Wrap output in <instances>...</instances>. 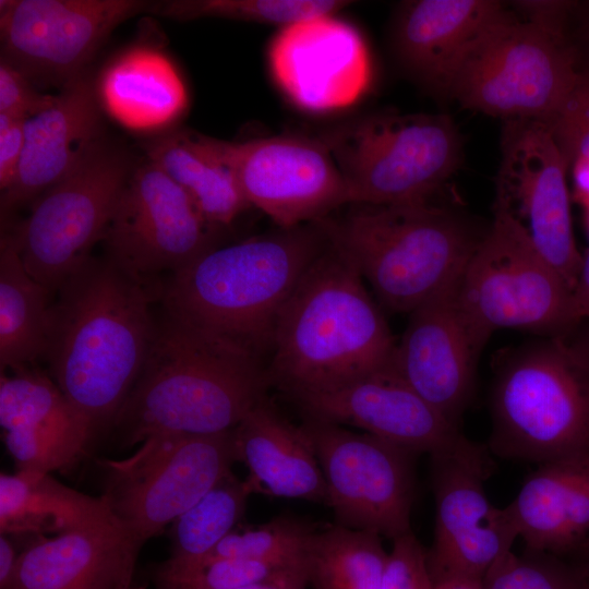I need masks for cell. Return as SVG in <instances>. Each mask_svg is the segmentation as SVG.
<instances>
[{
  "label": "cell",
  "instance_id": "6da1fadb",
  "mask_svg": "<svg viewBox=\"0 0 589 589\" xmlns=\"http://www.w3.org/2000/svg\"><path fill=\"white\" fill-rule=\"evenodd\" d=\"M144 279L91 259L59 290L46 356L53 381L94 433L137 381L155 324Z\"/></svg>",
  "mask_w": 589,
  "mask_h": 589
},
{
  "label": "cell",
  "instance_id": "7a4b0ae2",
  "mask_svg": "<svg viewBox=\"0 0 589 589\" xmlns=\"http://www.w3.org/2000/svg\"><path fill=\"white\" fill-rule=\"evenodd\" d=\"M141 374L113 422L123 446L165 432L235 429L267 396L261 359L166 309Z\"/></svg>",
  "mask_w": 589,
  "mask_h": 589
},
{
  "label": "cell",
  "instance_id": "3957f363",
  "mask_svg": "<svg viewBox=\"0 0 589 589\" xmlns=\"http://www.w3.org/2000/svg\"><path fill=\"white\" fill-rule=\"evenodd\" d=\"M396 344L364 279L329 242L279 315L267 375L291 398L328 392L388 366Z\"/></svg>",
  "mask_w": 589,
  "mask_h": 589
},
{
  "label": "cell",
  "instance_id": "277c9868",
  "mask_svg": "<svg viewBox=\"0 0 589 589\" xmlns=\"http://www.w3.org/2000/svg\"><path fill=\"white\" fill-rule=\"evenodd\" d=\"M328 244L315 221L214 247L172 273L166 309L261 359L288 299Z\"/></svg>",
  "mask_w": 589,
  "mask_h": 589
},
{
  "label": "cell",
  "instance_id": "5b68a950",
  "mask_svg": "<svg viewBox=\"0 0 589 589\" xmlns=\"http://www.w3.org/2000/svg\"><path fill=\"white\" fill-rule=\"evenodd\" d=\"M318 220L388 310L410 313L461 274L484 232L430 201L348 204Z\"/></svg>",
  "mask_w": 589,
  "mask_h": 589
},
{
  "label": "cell",
  "instance_id": "8992f818",
  "mask_svg": "<svg viewBox=\"0 0 589 589\" xmlns=\"http://www.w3.org/2000/svg\"><path fill=\"white\" fill-rule=\"evenodd\" d=\"M507 353L493 381L486 445L542 464L589 447V321Z\"/></svg>",
  "mask_w": 589,
  "mask_h": 589
},
{
  "label": "cell",
  "instance_id": "52a82bcc",
  "mask_svg": "<svg viewBox=\"0 0 589 589\" xmlns=\"http://www.w3.org/2000/svg\"><path fill=\"white\" fill-rule=\"evenodd\" d=\"M580 70L572 22L552 27L508 10L461 62L448 97L504 121L526 119L549 125Z\"/></svg>",
  "mask_w": 589,
  "mask_h": 589
},
{
  "label": "cell",
  "instance_id": "ba28073f",
  "mask_svg": "<svg viewBox=\"0 0 589 589\" xmlns=\"http://www.w3.org/2000/svg\"><path fill=\"white\" fill-rule=\"evenodd\" d=\"M318 140L346 182L350 204L429 201L462 159L461 135L444 113H375Z\"/></svg>",
  "mask_w": 589,
  "mask_h": 589
},
{
  "label": "cell",
  "instance_id": "9c48e42d",
  "mask_svg": "<svg viewBox=\"0 0 589 589\" xmlns=\"http://www.w3.org/2000/svg\"><path fill=\"white\" fill-rule=\"evenodd\" d=\"M572 293L525 229L497 207L456 286L458 306L481 350L498 329L552 336L574 328L581 322Z\"/></svg>",
  "mask_w": 589,
  "mask_h": 589
},
{
  "label": "cell",
  "instance_id": "30bf717a",
  "mask_svg": "<svg viewBox=\"0 0 589 589\" xmlns=\"http://www.w3.org/2000/svg\"><path fill=\"white\" fill-rule=\"evenodd\" d=\"M238 461L233 429L165 432L120 460H105L104 492L116 519L143 543L197 504Z\"/></svg>",
  "mask_w": 589,
  "mask_h": 589
},
{
  "label": "cell",
  "instance_id": "8fae6325",
  "mask_svg": "<svg viewBox=\"0 0 589 589\" xmlns=\"http://www.w3.org/2000/svg\"><path fill=\"white\" fill-rule=\"evenodd\" d=\"M130 173L124 154L100 144L40 194L29 214L5 233L29 275L50 292L59 291L91 260Z\"/></svg>",
  "mask_w": 589,
  "mask_h": 589
},
{
  "label": "cell",
  "instance_id": "7c38bea8",
  "mask_svg": "<svg viewBox=\"0 0 589 589\" xmlns=\"http://www.w3.org/2000/svg\"><path fill=\"white\" fill-rule=\"evenodd\" d=\"M320 464L336 524L392 542L411 531L416 454L315 419L301 424Z\"/></svg>",
  "mask_w": 589,
  "mask_h": 589
},
{
  "label": "cell",
  "instance_id": "4fadbf2b",
  "mask_svg": "<svg viewBox=\"0 0 589 589\" xmlns=\"http://www.w3.org/2000/svg\"><path fill=\"white\" fill-rule=\"evenodd\" d=\"M430 457L435 502L434 537L426 550L431 578H483L519 538L508 506L495 507L484 491L495 470L492 454L465 436Z\"/></svg>",
  "mask_w": 589,
  "mask_h": 589
},
{
  "label": "cell",
  "instance_id": "5bb4252c",
  "mask_svg": "<svg viewBox=\"0 0 589 589\" xmlns=\"http://www.w3.org/2000/svg\"><path fill=\"white\" fill-rule=\"evenodd\" d=\"M568 168L548 124L526 119L505 121L494 207L525 229L573 291L582 255L573 232Z\"/></svg>",
  "mask_w": 589,
  "mask_h": 589
},
{
  "label": "cell",
  "instance_id": "9a60e30c",
  "mask_svg": "<svg viewBox=\"0 0 589 589\" xmlns=\"http://www.w3.org/2000/svg\"><path fill=\"white\" fill-rule=\"evenodd\" d=\"M215 229L185 191L147 159L131 171L104 241L108 259L144 279L175 273L214 248Z\"/></svg>",
  "mask_w": 589,
  "mask_h": 589
},
{
  "label": "cell",
  "instance_id": "2e32d148",
  "mask_svg": "<svg viewBox=\"0 0 589 589\" xmlns=\"http://www.w3.org/2000/svg\"><path fill=\"white\" fill-rule=\"evenodd\" d=\"M143 0H1L2 59L31 80L63 83L83 74L97 49Z\"/></svg>",
  "mask_w": 589,
  "mask_h": 589
},
{
  "label": "cell",
  "instance_id": "e0dca14e",
  "mask_svg": "<svg viewBox=\"0 0 589 589\" xmlns=\"http://www.w3.org/2000/svg\"><path fill=\"white\" fill-rule=\"evenodd\" d=\"M220 146L250 206L276 227L315 223L350 204L346 182L317 139L273 135L220 140Z\"/></svg>",
  "mask_w": 589,
  "mask_h": 589
},
{
  "label": "cell",
  "instance_id": "ac0fdd59",
  "mask_svg": "<svg viewBox=\"0 0 589 589\" xmlns=\"http://www.w3.org/2000/svg\"><path fill=\"white\" fill-rule=\"evenodd\" d=\"M266 60L286 99L317 115L356 105L369 92L374 74L362 33L337 14L279 27L268 43Z\"/></svg>",
  "mask_w": 589,
  "mask_h": 589
},
{
  "label": "cell",
  "instance_id": "d6986e66",
  "mask_svg": "<svg viewBox=\"0 0 589 589\" xmlns=\"http://www.w3.org/2000/svg\"><path fill=\"white\" fill-rule=\"evenodd\" d=\"M458 279L409 313L392 363L416 393L459 428L474 393L481 349L457 303Z\"/></svg>",
  "mask_w": 589,
  "mask_h": 589
},
{
  "label": "cell",
  "instance_id": "ffe728a7",
  "mask_svg": "<svg viewBox=\"0 0 589 589\" xmlns=\"http://www.w3.org/2000/svg\"><path fill=\"white\" fill-rule=\"evenodd\" d=\"M309 419L350 425L430 456L465 435L388 366L328 392L292 398Z\"/></svg>",
  "mask_w": 589,
  "mask_h": 589
},
{
  "label": "cell",
  "instance_id": "44dd1931",
  "mask_svg": "<svg viewBox=\"0 0 589 589\" xmlns=\"http://www.w3.org/2000/svg\"><path fill=\"white\" fill-rule=\"evenodd\" d=\"M507 11L495 0L404 1L392 21V51L412 81L448 97L461 62Z\"/></svg>",
  "mask_w": 589,
  "mask_h": 589
},
{
  "label": "cell",
  "instance_id": "7402d4cb",
  "mask_svg": "<svg viewBox=\"0 0 589 589\" xmlns=\"http://www.w3.org/2000/svg\"><path fill=\"white\" fill-rule=\"evenodd\" d=\"M0 424L17 470L47 473L73 465L95 434L53 378L31 368L1 373Z\"/></svg>",
  "mask_w": 589,
  "mask_h": 589
},
{
  "label": "cell",
  "instance_id": "603a6c76",
  "mask_svg": "<svg viewBox=\"0 0 589 589\" xmlns=\"http://www.w3.org/2000/svg\"><path fill=\"white\" fill-rule=\"evenodd\" d=\"M99 109L95 85L81 74L63 86L50 107L25 120L19 172L1 193L2 218L68 177L101 144Z\"/></svg>",
  "mask_w": 589,
  "mask_h": 589
},
{
  "label": "cell",
  "instance_id": "cb8c5ba5",
  "mask_svg": "<svg viewBox=\"0 0 589 589\" xmlns=\"http://www.w3.org/2000/svg\"><path fill=\"white\" fill-rule=\"evenodd\" d=\"M143 544L119 521L39 538L20 553L11 589H129Z\"/></svg>",
  "mask_w": 589,
  "mask_h": 589
},
{
  "label": "cell",
  "instance_id": "d4e9b609",
  "mask_svg": "<svg viewBox=\"0 0 589 589\" xmlns=\"http://www.w3.org/2000/svg\"><path fill=\"white\" fill-rule=\"evenodd\" d=\"M507 506L525 550L580 552L589 540V447L539 464Z\"/></svg>",
  "mask_w": 589,
  "mask_h": 589
},
{
  "label": "cell",
  "instance_id": "484cf974",
  "mask_svg": "<svg viewBox=\"0 0 589 589\" xmlns=\"http://www.w3.org/2000/svg\"><path fill=\"white\" fill-rule=\"evenodd\" d=\"M233 437L253 493L328 506L325 480L304 430L288 421L267 396L233 429Z\"/></svg>",
  "mask_w": 589,
  "mask_h": 589
},
{
  "label": "cell",
  "instance_id": "4316f807",
  "mask_svg": "<svg viewBox=\"0 0 589 589\" xmlns=\"http://www.w3.org/2000/svg\"><path fill=\"white\" fill-rule=\"evenodd\" d=\"M97 99L120 125L139 132L161 129L188 107L185 85L170 59L146 45L111 59L95 85Z\"/></svg>",
  "mask_w": 589,
  "mask_h": 589
},
{
  "label": "cell",
  "instance_id": "83f0119b",
  "mask_svg": "<svg viewBox=\"0 0 589 589\" xmlns=\"http://www.w3.org/2000/svg\"><path fill=\"white\" fill-rule=\"evenodd\" d=\"M115 521L101 495L79 492L50 473L17 470L0 474L1 534L43 538Z\"/></svg>",
  "mask_w": 589,
  "mask_h": 589
},
{
  "label": "cell",
  "instance_id": "f1b7e54d",
  "mask_svg": "<svg viewBox=\"0 0 589 589\" xmlns=\"http://www.w3.org/2000/svg\"><path fill=\"white\" fill-rule=\"evenodd\" d=\"M146 152L148 160L185 191L212 226L230 225L251 207L223 154L220 140L177 131L154 140Z\"/></svg>",
  "mask_w": 589,
  "mask_h": 589
},
{
  "label": "cell",
  "instance_id": "f546056e",
  "mask_svg": "<svg viewBox=\"0 0 589 589\" xmlns=\"http://www.w3.org/2000/svg\"><path fill=\"white\" fill-rule=\"evenodd\" d=\"M253 491L232 471L197 504L178 517L170 529V555L154 567L156 589H182L203 569L218 545L239 524Z\"/></svg>",
  "mask_w": 589,
  "mask_h": 589
},
{
  "label": "cell",
  "instance_id": "4dcf8cb0",
  "mask_svg": "<svg viewBox=\"0 0 589 589\" xmlns=\"http://www.w3.org/2000/svg\"><path fill=\"white\" fill-rule=\"evenodd\" d=\"M50 293L29 275L4 235L0 245L1 372L28 369L46 354L52 327Z\"/></svg>",
  "mask_w": 589,
  "mask_h": 589
},
{
  "label": "cell",
  "instance_id": "1f68e13d",
  "mask_svg": "<svg viewBox=\"0 0 589 589\" xmlns=\"http://www.w3.org/2000/svg\"><path fill=\"white\" fill-rule=\"evenodd\" d=\"M387 557L377 533L335 524L314 530L303 565L313 589H382Z\"/></svg>",
  "mask_w": 589,
  "mask_h": 589
},
{
  "label": "cell",
  "instance_id": "d6a6232c",
  "mask_svg": "<svg viewBox=\"0 0 589 589\" xmlns=\"http://www.w3.org/2000/svg\"><path fill=\"white\" fill-rule=\"evenodd\" d=\"M351 3L347 0H170L154 3L149 11L181 22L213 17L283 27L312 16L338 14Z\"/></svg>",
  "mask_w": 589,
  "mask_h": 589
},
{
  "label": "cell",
  "instance_id": "836d02e7",
  "mask_svg": "<svg viewBox=\"0 0 589 589\" xmlns=\"http://www.w3.org/2000/svg\"><path fill=\"white\" fill-rule=\"evenodd\" d=\"M314 530L309 524L287 515L257 526L236 527L218 543L205 566L223 558L254 560L279 567L300 565Z\"/></svg>",
  "mask_w": 589,
  "mask_h": 589
},
{
  "label": "cell",
  "instance_id": "e575fe53",
  "mask_svg": "<svg viewBox=\"0 0 589 589\" xmlns=\"http://www.w3.org/2000/svg\"><path fill=\"white\" fill-rule=\"evenodd\" d=\"M484 589H589L585 561L525 550L503 555L483 577Z\"/></svg>",
  "mask_w": 589,
  "mask_h": 589
},
{
  "label": "cell",
  "instance_id": "d590c367",
  "mask_svg": "<svg viewBox=\"0 0 589 589\" xmlns=\"http://www.w3.org/2000/svg\"><path fill=\"white\" fill-rule=\"evenodd\" d=\"M569 167L589 161V67H582L556 118L549 124Z\"/></svg>",
  "mask_w": 589,
  "mask_h": 589
},
{
  "label": "cell",
  "instance_id": "8d00e7d4",
  "mask_svg": "<svg viewBox=\"0 0 589 589\" xmlns=\"http://www.w3.org/2000/svg\"><path fill=\"white\" fill-rule=\"evenodd\" d=\"M426 550L410 532L393 541L382 589H432Z\"/></svg>",
  "mask_w": 589,
  "mask_h": 589
},
{
  "label": "cell",
  "instance_id": "74e56055",
  "mask_svg": "<svg viewBox=\"0 0 589 589\" xmlns=\"http://www.w3.org/2000/svg\"><path fill=\"white\" fill-rule=\"evenodd\" d=\"M56 95L39 93L32 80L1 58L0 115L28 119L50 107Z\"/></svg>",
  "mask_w": 589,
  "mask_h": 589
},
{
  "label": "cell",
  "instance_id": "f35d334b",
  "mask_svg": "<svg viewBox=\"0 0 589 589\" xmlns=\"http://www.w3.org/2000/svg\"><path fill=\"white\" fill-rule=\"evenodd\" d=\"M25 140V119L0 115V190L5 192L15 181Z\"/></svg>",
  "mask_w": 589,
  "mask_h": 589
},
{
  "label": "cell",
  "instance_id": "ab89813d",
  "mask_svg": "<svg viewBox=\"0 0 589 589\" xmlns=\"http://www.w3.org/2000/svg\"><path fill=\"white\" fill-rule=\"evenodd\" d=\"M572 35L580 56L581 68L589 67V2H576L572 20Z\"/></svg>",
  "mask_w": 589,
  "mask_h": 589
},
{
  "label": "cell",
  "instance_id": "60d3db41",
  "mask_svg": "<svg viewBox=\"0 0 589 589\" xmlns=\"http://www.w3.org/2000/svg\"><path fill=\"white\" fill-rule=\"evenodd\" d=\"M572 296L574 312L578 321H589V250L582 255V263Z\"/></svg>",
  "mask_w": 589,
  "mask_h": 589
},
{
  "label": "cell",
  "instance_id": "b9f144b4",
  "mask_svg": "<svg viewBox=\"0 0 589 589\" xmlns=\"http://www.w3.org/2000/svg\"><path fill=\"white\" fill-rule=\"evenodd\" d=\"M308 586L303 564L284 567L265 581V589H306Z\"/></svg>",
  "mask_w": 589,
  "mask_h": 589
},
{
  "label": "cell",
  "instance_id": "7bdbcfd3",
  "mask_svg": "<svg viewBox=\"0 0 589 589\" xmlns=\"http://www.w3.org/2000/svg\"><path fill=\"white\" fill-rule=\"evenodd\" d=\"M20 553L8 536L0 537V589H11L17 568Z\"/></svg>",
  "mask_w": 589,
  "mask_h": 589
},
{
  "label": "cell",
  "instance_id": "ee69618b",
  "mask_svg": "<svg viewBox=\"0 0 589 589\" xmlns=\"http://www.w3.org/2000/svg\"><path fill=\"white\" fill-rule=\"evenodd\" d=\"M432 589H484L483 578L450 575L432 579Z\"/></svg>",
  "mask_w": 589,
  "mask_h": 589
},
{
  "label": "cell",
  "instance_id": "f6af8a7d",
  "mask_svg": "<svg viewBox=\"0 0 589 589\" xmlns=\"http://www.w3.org/2000/svg\"><path fill=\"white\" fill-rule=\"evenodd\" d=\"M238 589H265V582L245 586Z\"/></svg>",
  "mask_w": 589,
  "mask_h": 589
},
{
  "label": "cell",
  "instance_id": "bcb514c9",
  "mask_svg": "<svg viewBox=\"0 0 589 589\" xmlns=\"http://www.w3.org/2000/svg\"><path fill=\"white\" fill-rule=\"evenodd\" d=\"M580 555L582 557L581 560L586 561L589 564V550L580 552Z\"/></svg>",
  "mask_w": 589,
  "mask_h": 589
},
{
  "label": "cell",
  "instance_id": "7dc6e473",
  "mask_svg": "<svg viewBox=\"0 0 589 589\" xmlns=\"http://www.w3.org/2000/svg\"><path fill=\"white\" fill-rule=\"evenodd\" d=\"M585 550H589V540L587 541L586 545L584 546V549H582L580 552H582V551H585ZM580 552H579V553H580Z\"/></svg>",
  "mask_w": 589,
  "mask_h": 589
},
{
  "label": "cell",
  "instance_id": "c3c4849f",
  "mask_svg": "<svg viewBox=\"0 0 589 589\" xmlns=\"http://www.w3.org/2000/svg\"><path fill=\"white\" fill-rule=\"evenodd\" d=\"M586 562V561H585ZM587 563V562H586ZM588 564V563H587ZM589 565V564H588Z\"/></svg>",
  "mask_w": 589,
  "mask_h": 589
}]
</instances>
